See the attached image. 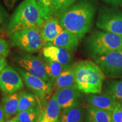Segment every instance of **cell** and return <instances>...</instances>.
<instances>
[{"mask_svg": "<svg viewBox=\"0 0 122 122\" xmlns=\"http://www.w3.org/2000/svg\"><path fill=\"white\" fill-rule=\"evenodd\" d=\"M14 59L20 68L51 84L46 72L44 59L40 56H35L30 53L18 52Z\"/></svg>", "mask_w": 122, "mask_h": 122, "instance_id": "8992f818", "label": "cell"}, {"mask_svg": "<svg viewBox=\"0 0 122 122\" xmlns=\"http://www.w3.org/2000/svg\"><path fill=\"white\" fill-rule=\"evenodd\" d=\"M24 87V83L16 69L6 65L0 72V89L5 94L17 92Z\"/></svg>", "mask_w": 122, "mask_h": 122, "instance_id": "30bf717a", "label": "cell"}, {"mask_svg": "<svg viewBox=\"0 0 122 122\" xmlns=\"http://www.w3.org/2000/svg\"><path fill=\"white\" fill-rule=\"evenodd\" d=\"M96 12L94 0H79L60 14L59 22L79 40L91 30Z\"/></svg>", "mask_w": 122, "mask_h": 122, "instance_id": "6da1fadb", "label": "cell"}, {"mask_svg": "<svg viewBox=\"0 0 122 122\" xmlns=\"http://www.w3.org/2000/svg\"><path fill=\"white\" fill-rule=\"evenodd\" d=\"M40 110V105L38 104L30 109L18 113L16 118L19 122H37Z\"/></svg>", "mask_w": 122, "mask_h": 122, "instance_id": "cb8c5ba5", "label": "cell"}, {"mask_svg": "<svg viewBox=\"0 0 122 122\" xmlns=\"http://www.w3.org/2000/svg\"><path fill=\"white\" fill-rule=\"evenodd\" d=\"M6 18V14L0 3V24H2Z\"/></svg>", "mask_w": 122, "mask_h": 122, "instance_id": "4dcf8cb0", "label": "cell"}, {"mask_svg": "<svg viewBox=\"0 0 122 122\" xmlns=\"http://www.w3.org/2000/svg\"><path fill=\"white\" fill-rule=\"evenodd\" d=\"M19 106L17 113L27 110L38 105V98L35 94L25 90L19 92Z\"/></svg>", "mask_w": 122, "mask_h": 122, "instance_id": "7402d4cb", "label": "cell"}, {"mask_svg": "<svg viewBox=\"0 0 122 122\" xmlns=\"http://www.w3.org/2000/svg\"><path fill=\"white\" fill-rule=\"evenodd\" d=\"M15 69L20 74L24 84L34 93L38 99L45 101L46 98L50 95L53 90V85L43 79L29 74L18 66Z\"/></svg>", "mask_w": 122, "mask_h": 122, "instance_id": "9c48e42d", "label": "cell"}, {"mask_svg": "<svg viewBox=\"0 0 122 122\" xmlns=\"http://www.w3.org/2000/svg\"><path fill=\"white\" fill-rule=\"evenodd\" d=\"M5 122H18L17 118H16V117H15L14 118L7 120Z\"/></svg>", "mask_w": 122, "mask_h": 122, "instance_id": "836d02e7", "label": "cell"}, {"mask_svg": "<svg viewBox=\"0 0 122 122\" xmlns=\"http://www.w3.org/2000/svg\"><path fill=\"white\" fill-rule=\"evenodd\" d=\"M85 122H113L111 112L88 106L85 113Z\"/></svg>", "mask_w": 122, "mask_h": 122, "instance_id": "e0dca14e", "label": "cell"}, {"mask_svg": "<svg viewBox=\"0 0 122 122\" xmlns=\"http://www.w3.org/2000/svg\"><path fill=\"white\" fill-rule=\"evenodd\" d=\"M40 33L44 42H52L63 30L59 20L52 17L45 20L40 28Z\"/></svg>", "mask_w": 122, "mask_h": 122, "instance_id": "2e32d148", "label": "cell"}, {"mask_svg": "<svg viewBox=\"0 0 122 122\" xmlns=\"http://www.w3.org/2000/svg\"><path fill=\"white\" fill-rule=\"evenodd\" d=\"M54 93L62 110L80 104L81 94L77 85L59 89Z\"/></svg>", "mask_w": 122, "mask_h": 122, "instance_id": "8fae6325", "label": "cell"}, {"mask_svg": "<svg viewBox=\"0 0 122 122\" xmlns=\"http://www.w3.org/2000/svg\"><path fill=\"white\" fill-rule=\"evenodd\" d=\"M5 5L9 9L13 8L18 0H2Z\"/></svg>", "mask_w": 122, "mask_h": 122, "instance_id": "f546056e", "label": "cell"}, {"mask_svg": "<svg viewBox=\"0 0 122 122\" xmlns=\"http://www.w3.org/2000/svg\"><path fill=\"white\" fill-rule=\"evenodd\" d=\"M96 25L103 31L122 36V11L110 8L101 9Z\"/></svg>", "mask_w": 122, "mask_h": 122, "instance_id": "ba28073f", "label": "cell"}, {"mask_svg": "<svg viewBox=\"0 0 122 122\" xmlns=\"http://www.w3.org/2000/svg\"><path fill=\"white\" fill-rule=\"evenodd\" d=\"M42 18L45 20L53 16L52 0H36Z\"/></svg>", "mask_w": 122, "mask_h": 122, "instance_id": "484cf974", "label": "cell"}, {"mask_svg": "<svg viewBox=\"0 0 122 122\" xmlns=\"http://www.w3.org/2000/svg\"><path fill=\"white\" fill-rule=\"evenodd\" d=\"M7 65L5 57L0 56V72L4 69L5 67Z\"/></svg>", "mask_w": 122, "mask_h": 122, "instance_id": "1f68e13d", "label": "cell"}, {"mask_svg": "<svg viewBox=\"0 0 122 122\" xmlns=\"http://www.w3.org/2000/svg\"><path fill=\"white\" fill-rule=\"evenodd\" d=\"M36 0H23L15 9L6 26L7 34L24 29L37 27L40 28L45 22Z\"/></svg>", "mask_w": 122, "mask_h": 122, "instance_id": "3957f363", "label": "cell"}, {"mask_svg": "<svg viewBox=\"0 0 122 122\" xmlns=\"http://www.w3.org/2000/svg\"><path fill=\"white\" fill-rule=\"evenodd\" d=\"M77 0H52L53 16H57L76 2Z\"/></svg>", "mask_w": 122, "mask_h": 122, "instance_id": "d4e9b609", "label": "cell"}, {"mask_svg": "<svg viewBox=\"0 0 122 122\" xmlns=\"http://www.w3.org/2000/svg\"><path fill=\"white\" fill-rule=\"evenodd\" d=\"M84 108L79 104L62 110L58 122H83Z\"/></svg>", "mask_w": 122, "mask_h": 122, "instance_id": "d6986e66", "label": "cell"}, {"mask_svg": "<svg viewBox=\"0 0 122 122\" xmlns=\"http://www.w3.org/2000/svg\"><path fill=\"white\" fill-rule=\"evenodd\" d=\"M86 46L89 54L96 58L122 49V36L95 30L88 38Z\"/></svg>", "mask_w": 122, "mask_h": 122, "instance_id": "277c9868", "label": "cell"}, {"mask_svg": "<svg viewBox=\"0 0 122 122\" xmlns=\"http://www.w3.org/2000/svg\"><path fill=\"white\" fill-rule=\"evenodd\" d=\"M111 114L113 122H122V103H117Z\"/></svg>", "mask_w": 122, "mask_h": 122, "instance_id": "4316f807", "label": "cell"}, {"mask_svg": "<svg viewBox=\"0 0 122 122\" xmlns=\"http://www.w3.org/2000/svg\"><path fill=\"white\" fill-rule=\"evenodd\" d=\"M101 1L106 4L115 6H119L122 5V0H101Z\"/></svg>", "mask_w": 122, "mask_h": 122, "instance_id": "f1b7e54d", "label": "cell"}, {"mask_svg": "<svg viewBox=\"0 0 122 122\" xmlns=\"http://www.w3.org/2000/svg\"><path fill=\"white\" fill-rule=\"evenodd\" d=\"M53 85L56 91L63 88L76 85L74 74L71 67L64 70L60 75L53 82Z\"/></svg>", "mask_w": 122, "mask_h": 122, "instance_id": "ffe728a7", "label": "cell"}, {"mask_svg": "<svg viewBox=\"0 0 122 122\" xmlns=\"http://www.w3.org/2000/svg\"><path fill=\"white\" fill-rule=\"evenodd\" d=\"M79 40L68 30L63 29L58 36L52 42H46L44 46L54 45L75 52L79 46Z\"/></svg>", "mask_w": 122, "mask_h": 122, "instance_id": "5bb4252c", "label": "cell"}, {"mask_svg": "<svg viewBox=\"0 0 122 122\" xmlns=\"http://www.w3.org/2000/svg\"><path fill=\"white\" fill-rule=\"evenodd\" d=\"M77 87L81 92L86 94L101 93L105 75L98 66L91 60L79 61L73 64Z\"/></svg>", "mask_w": 122, "mask_h": 122, "instance_id": "7a4b0ae2", "label": "cell"}, {"mask_svg": "<svg viewBox=\"0 0 122 122\" xmlns=\"http://www.w3.org/2000/svg\"><path fill=\"white\" fill-rule=\"evenodd\" d=\"M61 107L54 93L49 98L45 108L41 109L37 122H57L61 114Z\"/></svg>", "mask_w": 122, "mask_h": 122, "instance_id": "4fadbf2b", "label": "cell"}, {"mask_svg": "<svg viewBox=\"0 0 122 122\" xmlns=\"http://www.w3.org/2000/svg\"><path fill=\"white\" fill-rule=\"evenodd\" d=\"M102 89L117 102L122 103V79L106 81Z\"/></svg>", "mask_w": 122, "mask_h": 122, "instance_id": "44dd1931", "label": "cell"}, {"mask_svg": "<svg viewBox=\"0 0 122 122\" xmlns=\"http://www.w3.org/2000/svg\"><path fill=\"white\" fill-rule=\"evenodd\" d=\"M10 52V48L6 41L0 37V56L6 57Z\"/></svg>", "mask_w": 122, "mask_h": 122, "instance_id": "83f0119b", "label": "cell"}, {"mask_svg": "<svg viewBox=\"0 0 122 122\" xmlns=\"http://www.w3.org/2000/svg\"><path fill=\"white\" fill-rule=\"evenodd\" d=\"M43 59L47 75L53 85V82L66 68L60 63L56 61H51L44 57Z\"/></svg>", "mask_w": 122, "mask_h": 122, "instance_id": "603a6c76", "label": "cell"}, {"mask_svg": "<svg viewBox=\"0 0 122 122\" xmlns=\"http://www.w3.org/2000/svg\"><path fill=\"white\" fill-rule=\"evenodd\" d=\"M19 92L6 94L2 98V106L4 109L6 120L18 112L19 106Z\"/></svg>", "mask_w": 122, "mask_h": 122, "instance_id": "ac0fdd59", "label": "cell"}, {"mask_svg": "<svg viewBox=\"0 0 122 122\" xmlns=\"http://www.w3.org/2000/svg\"><path fill=\"white\" fill-rule=\"evenodd\" d=\"M9 36L11 45L17 47L24 52H36L42 49L45 45L41 36L40 29L37 27L18 30Z\"/></svg>", "mask_w": 122, "mask_h": 122, "instance_id": "5b68a950", "label": "cell"}, {"mask_svg": "<svg viewBox=\"0 0 122 122\" xmlns=\"http://www.w3.org/2000/svg\"><path fill=\"white\" fill-rule=\"evenodd\" d=\"M44 57L59 62L66 68L71 67L74 60L72 52L54 45H46L42 49Z\"/></svg>", "mask_w": 122, "mask_h": 122, "instance_id": "7c38bea8", "label": "cell"}, {"mask_svg": "<svg viewBox=\"0 0 122 122\" xmlns=\"http://www.w3.org/2000/svg\"><path fill=\"white\" fill-rule=\"evenodd\" d=\"M86 101L89 106L111 112L118 103L112 97L105 92L89 94L86 97Z\"/></svg>", "mask_w": 122, "mask_h": 122, "instance_id": "9a60e30c", "label": "cell"}, {"mask_svg": "<svg viewBox=\"0 0 122 122\" xmlns=\"http://www.w3.org/2000/svg\"><path fill=\"white\" fill-rule=\"evenodd\" d=\"M93 60L107 77L111 79L122 77V49L93 58Z\"/></svg>", "mask_w": 122, "mask_h": 122, "instance_id": "52a82bcc", "label": "cell"}, {"mask_svg": "<svg viewBox=\"0 0 122 122\" xmlns=\"http://www.w3.org/2000/svg\"><path fill=\"white\" fill-rule=\"evenodd\" d=\"M6 121L5 116L4 109H3L2 104L0 103V122H5Z\"/></svg>", "mask_w": 122, "mask_h": 122, "instance_id": "d6a6232c", "label": "cell"}]
</instances>
